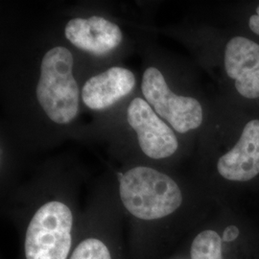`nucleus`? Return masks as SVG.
I'll return each mask as SVG.
<instances>
[{"label": "nucleus", "mask_w": 259, "mask_h": 259, "mask_svg": "<svg viewBox=\"0 0 259 259\" xmlns=\"http://www.w3.org/2000/svg\"><path fill=\"white\" fill-rule=\"evenodd\" d=\"M137 83L136 74L129 68L110 66L83 82L81 87L82 104L90 111H110L133 94Z\"/></svg>", "instance_id": "obj_7"}, {"label": "nucleus", "mask_w": 259, "mask_h": 259, "mask_svg": "<svg viewBox=\"0 0 259 259\" xmlns=\"http://www.w3.org/2000/svg\"><path fill=\"white\" fill-rule=\"evenodd\" d=\"M67 44H48L38 52L29 101L37 117L54 129H65L81 111V87L75 73V55Z\"/></svg>", "instance_id": "obj_1"}, {"label": "nucleus", "mask_w": 259, "mask_h": 259, "mask_svg": "<svg viewBox=\"0 0 259 259\" xmlns=\"http://www.w3.org/2000/svg\"><path fill=\"white\" fill-rule=\"evenodd\" d=\"M119 196L125 208L141 220H157L183 204L182 189L165 173L153 167H132L119 177Z\"/></svg>", "instance_id": "obj_2"}, {"label": "nucleus", "mask_w": 259, "mask_h": 259, "mask_svg": "<svg viewBox=\"0 0 259 259\" xmlns=\"http://www.w3.org/2000/svg\"><path fill=\"white\" fill-rule=\"evenodd\" d=\"M140 92L157 115L178 135L193 133L204 124V105L194 96L176 93L159 66H145Z\"/></svg>", "instance_id": "obj_3"}, {"label": "nucleus", "mask_w": 259, "mask_h": 259, "mask_svg": "<svg viewBox=\"0 0 259 259\" xmlns=\"http://www.w3.org/2000/svg\"><path fill=\"white\" fill-rule=\"evenodd\" d=\"M125 123L137 149L150 159H166L180 150L178 134L142 96L130 99L125 109Z\"/></svg>", "instance_id": "obj_5"}, {"label": "nucleus", "mask_w": 259, "mask_h": 259, "mask_svg": "<svg viewBox=\"0 0 259 259\" xmlns=\"http://www.w3.org/2000/svg\"><path fill=\"white\" fill-rule=\"evenodd\" d=\"M249 28L250 31L259 36V5L255 9V12L249 18Z\"/></svg>", "instance_id": "obj_12"}, {"label": "nucleus", "mask_w": 259, "mask_h": 259, "mask_svg": "<svg viewBox=\"0 0 259 259\" xmlns=\"http://www.w3.org/2000/svg\"><path fill=\"white\" fill-rule=\"evenodd\" d=\"M70 259H111V256L102 241L89 238L77 246Z\"/></svg>", "instance_id": "obj_11"}, {"label": "nucleus", "mask_w": 259, "mask_h": 259, "mask_svg": "<svg viewBox=\"0 0 259 259\" xmlns=\"http://www.w3.org/2000/svg\"><path fill=\"white\" fill-rule=\"evenodd\" d=\"M238 234H239L238 229L234 226H231V227H229L225 230L224 234H223L222 240L225 241V242H231V241L236 239Z\"/></svg>", "instance_id": "obj_13"}, {"label": "nucleus", "mask_w": 259, "mask_h": 259, "mask_svg": "<svg viewBox=\"0 0 259 259\" xmlns=\"http://www.w3.org/2000/svg\"><path fill=\"white\" fill-rule=\"evenodd\" d=\"M219 175L231 182H248L259 175V118L249 120L234 145L217 159Z\"/></svg>", "instance_id": "obj_9"}, {"label": "nucleus", "mask_w": 259, "mask_h": 259, "mask_svg": "<svg viewBox=\"0 0 259 259\" xmlns=\"http://www.w3.org/2000/svg\"><path fill=\"white\" fill-rule=\"evenodd\" d=\"M191 259H223L222 238L214 231L199 233L192 243Z\"/></svg>", "instance_id": "obj_10"}, {"label": "nucleus", "mask_w": 259, "mask_h": 259, "mask_svg": "<svg viewBox=\"0 0 259 259\" xmlns=\"http://www.w3.org/2000/svg\"><path fill=\"white\" fill-rule=\"evenodd\" d=\"M73 215L66 204H42L29 224L25 238L26 259H66L71 248Z\"/></svg>", "instance_id": "obj_4"}, {"label": "nucleus", "mask_w": 259, "mask_h": 259, "mask_svg": "<svg viewBox=\"0 0 259 259\" xmlns=\"http://www.w3.org/2000/svg\"><path fill=\"white\" fill-rule=\"evenodd\" d=\"M224 70L236 93L247 100L259 99V44L244 36L231 37L224 48Z\"/></svg>", "instance_id": "obj_8"}, {"label": "nucleus", "mask_w": 259, "mask_h": 259, "mask_svg": "<svg viewBox=\"0 0 259 259\" xmlns=\"http://www.w3.org/2000/svg\"><path fill=\"white\" fill-rule=\"evenodd\" d=\"M66 44L91 58H110L124 44V33L113 20L100 15L77 16L64 26Z\"/></svg>", "instance_id": "obj_6"}]
</instances>
